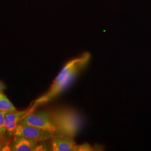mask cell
I'll list each match as a JSON object with an SVG mask.
<instances>
[{
	"mask_svg": "<svg viewBox=\"0 0 151 151\" xmlns=\"http://www.w3.org/2000/svg\"><path fill=\"white\" fill-rule=\"evenodd\" d=\"M38 140L25 137L14 135L13 151H34Z\"/></svg>",
	"mask_w": 151,
	"mask_h": 151,
	"instance_id": "7",
	"label": "cell"
},
{
	"mask_svg": "<svg viewBox=\"0 0 151 151\" xmlns=\"http://www.w3.org/2000/svg\"><path fill=\"white\" fill-rule=\"evenodd\" d=\"M6 88L5 84L2 82V81H0V92H2Z\"/></svg>",
	"mask_w": 151,
	"mask_h": 151,
	"instance_id": "13",
	"label": "cell"
},
{
	"mask_svg": "<svg viewBox=\"0 0 151 151\" xmlns=\"http://www.w3.org/2000/svg\"><path fill=\"white\" fill-rule=\"evenodd\" d=\"M90 58L91 54L85 52L69 61L60 70L48 91L35 100L29 108L30 110L32 112L34 111L37 107L52 101L70 86L81 71L85 69Z\"/></svg>",
	"mask_w": 151,
	"mask_h": 151,
	"instance_id": "1",
	"label": "cell"
},
{
	"mask_svg": "<svg viewBox=\"0 0 151 151\" xmlns=\"http://www.w3.org/2000/svg\"><path fill=\"white\" fill-rule=\"evenodd\" d=\"M16 110V108L5 95L0 92V110L10 112Z\"/></svg>",
	"mask_w": 151,
	"mask_h": 151,
	"instance_id": "8",
	"label": "cell"
},
{
	"mask_svg": "<svg viewBox=\"0 0 151 151\" xmlns=\"http://www.w3.org/2000/svg\"><path fill=\"white\" fill-rule=\"evenodd\" d=\"M47 140H39L35 147L34 151H50V143L49 145H47L48 143Z\"/></svg>",
	"mask_w": 151,
	"mask_h": 151,
	"instance_id": "11",
	"label": "cell"
},
{
	"mask_svg": "<svg viewBox=\"0 0 151 151\" xmlns=\"http://www.w3.org/2000/svg\"><path fill=\"white\" fill-rule=\"evenodd\" d=\"M55 134L27 124H19L14 135L25 137L37 140H50Z\"/></svg>",
	"mask_w": 151,
	"mask_h": 151,
	"instance_id": "4",
	"label": "cell"
},
{
	"mask_svg": "<svg viewBox=\"0 0 151 151\" xmlns=\"http://www.w3.org/2000/svg\"><path fill=\"white\" fill-rule=\"evenodd\" d=\"M50 114L57 129V134L74 137L81 129V116L73 109H59L53 111Z\"/></svg>",
	"mask_w": 151,
	"mask_h": 151,
	"instance_id": "2",
	"label": "cell"
},
{
	"mask_svg": "<svg viewBox=\"0 0 151 151\" xmlns=\"http://www.w3.org/2000/svg\"><path fill=\"white\" fill-rule=\"evenodd\" d=\"M49 143L50 151H75L77 146L73 137L62 134L54 135Z\"/></svg>",
	"mask_w": 151,
	"mask_h": 151,
	"instance_id": "6",
	"label": "cell"
},
{
	"mask_svg": "<svg viewBox=\"0 0 151 151\" xmlns=\"http://www.w3.org/2000/svg\"><path fill=\"white\" fill-rule=\"evenodd\" d=\"M6 113L7 112L0 110V136L1 137H4L7 135L5 123V115Z\"/></svg>",
	"mask_w": 151,
	"mask_h": 151,
	"instance_id": "10",
	"label": "cell"
},
{
	"mask_svg": "<svg viewBox=\"0 0 151 151\" xmlns=\"http://www.w3.org/2000/svg\"><path fill=\"white\" fill-rule=\"evenodd\" d=\"M31 113L32 112L30 108L25 110L19 111L16 110L6 113L5 123L7 135L9 137H13L17 125L20 124L22 119Z\"/></svg>",
	"mask_w": 151,
	"mask_h": 151,
	"instance_id": "5",
	"label": "cell"
},
{
	"mask_svg": "<svg viewBox=\"0 0 151 151\" xmlns=\"http://www.w3.org/2000/svg\"><path fill=\"white\" fill-rule=\"evenodd\" d=\"M0 139H1V136H0Z\"/></svg>",
	"mask_w": 151,
	"mask_h": 151,
	"instance_id": "14",
	"label": "cell"
},
{
	"mask_svg": "<svg viewBox=\"0 0 151 151\" xmlns=\"http://www.w3.org/2000/svg\"><path fill=\"white\" fill-rule=\"evenodd\" d=\"M13 137L6 135L4 137H1L0 151H12Z\"/></svg>",
	"mask_w": 151,
	"mask_h": 151,
	"instance_id": "9",
	"label": "cell"
},
{
	"mask_svg": "<svg viewBox=\"0 0 151 151\" xmlns=\"http://www.w3.org/2000/svg\"><path fill=\"white\" fill-rule=\"evenodd\" d=\"M93 148L90 146L89 144L85 143L83 145H77L76 146L75 151H93Z\"/></svg>",
	"mask_w": 151,
	"mask_h": 151,
	"instance_id": "12",
	"label": "cell"
},
{
	"mask_svg": "<svg viewBox=\"0 0 151 151\" xmlns=\"http://www.w3.org/2000/svg\"><path fill=\"white\" fill-rule=\"evenodd\" d=\"M20 124L32 125L55 134L57 133V129L52 120L51 114L46 111H33L22 119Z\"/></svg>",
	"mask_w": 151,
	"mask_h": 151,
	"instance_id": "3",
	"label": "cell"
}]
</instances>
